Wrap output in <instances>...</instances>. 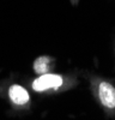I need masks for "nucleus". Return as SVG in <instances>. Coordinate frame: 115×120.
<instances>
[{
	"label": "nucleus",
	"mask_w": 115,
	"mask_h": 120,
	"mask_svg": "<svg viewBox=\"0 0 115 120\" xmlns=\"http://www.w3.org/2000/svg\"><path fill=\"white\" fill-rule=\"evenodd\" d=\"M62 84V78L58 75H42L32 83V88L36 91H43L47 89H56Z\"/></svg>",
	"instance_id": "obj_1"
},
{
	"label": "nucleus",
	"mask_w": 115,
	"mask_h": 120,
	"mask_svg": "<svg viewBox=\"0 0 115 120\" xmlns=\"http://www.w3.org/2000/svg\"><path fill=\"white\" fill-rule=\"evenodd\" d=\"M48 64H49V58L48 56H40L35 60L34 70L38 75H44L48 71Z\"/></svg>",
	"instance_id": "obj_4"
},
{
	"label": "nucleus",
	"mask_w": 115,
	"mask_h": 120,
	"mask_svg": "<svg viewBox=\"0 0 115 120\" xmlns=\"http://www.w3.org/2000/svg\"><path fill=\"white\" fill-rule=\"evenodd\" d=\"M8 94H10L11 100L16 105H24L29 101V98H30L26 90L22 86H19V85H12L8 90Z\"/></svg>",
	"instance_id": "obj_3"
},
{
	"label": "nucleus",
	"mask_w": 115,
	"mask_h": 120,
	"mask_svg": "<svg viewBox=\"0 0 115 120\" xmlns=\"http://www.w3.org/2000/svg\"><path fill=\"white\" fill-rule=\"evenodd\" d=\"M100 98L101 102L108 108H114L115 107V88L109 84V83H101L100 84Z\"/></svg>",
	"instance_id": "obj_2"
}]
</instances>
